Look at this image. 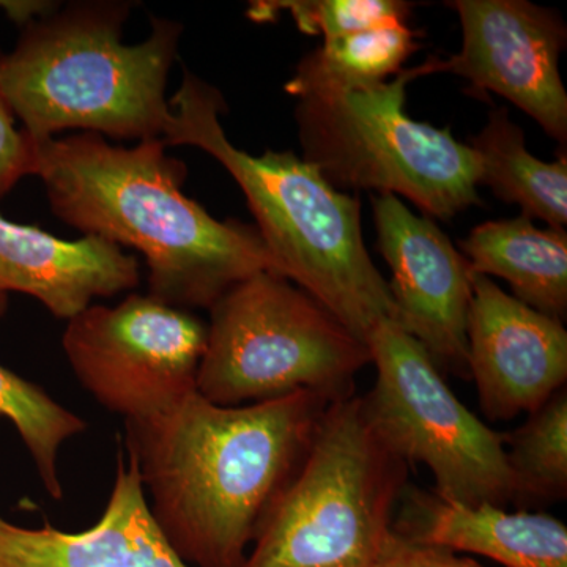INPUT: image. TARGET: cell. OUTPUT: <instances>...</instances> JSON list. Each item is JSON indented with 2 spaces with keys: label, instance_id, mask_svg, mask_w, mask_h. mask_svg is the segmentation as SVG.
<instances>
[{
  "label": "cell",
  "instance_id": "obj_19",
  "mask_svg": "<svg viewBox=\"0 0 567 567\" xmlns=\"http://www.w3.org/2000/svg\"><path fill=\"white\" fill-rule=\"evenodd\" d=\"M513 502L550 503L567 495V391L529 413L506 447Z\"/></svg>",
  "mask_w": 567,
  "mask_h": 567
},
{
  "label": "cell",
  "instance_id": "obj_24",
  "mask_svg": "<svg viewBox=\"0 0 567 567\" xmlns=\"http://www.w3.org/2000/svg\"><path fill=\"white\" fill-rule=\"evenodd\" d=\"M9 293L3 292L2 289H0V319H2V316L6 315L7 306H9Z\"/></svg>",
  "mask_w": 567,
  "mask_h": 567
},
{
  "label": "cell",
  "instance_id": "obj_12",
  "mask_svg": "<svg viewBox=\"0 0 567 567\" xmlns=\"http://www.w3.org/2000/svg\"><path fill=\"white\" fill-rule=\"evenodd\" d=\"M466 347L468 374L491 420L529 415L566 386V328L487 276L473 275Z\"/></svg>",
  "mask_w": 567,
  "mask_h": 567
},
{
  "label": "cell",
  "instance_id": "obj_10",
  "mask_svg": "<svg viewBox=\"0 0 567 567\" xmlns=\"http://www.w3.org/2000/svg\"><path fill=\"white\" fill-rule=\"evenodd\" d=\"M462 50L413 66V78L451 73L470 82L473 96L509 100L559 144L567 142V92L559 58L567 31L557 11L527 0H454Z\"/></svg>",
  "mask_w": 567,
  "mask_h": 567
},
{
  "label": "cell",
  "instance_id": "obj_21",
  "mask_svg": "<svg viewBox=\"0 0 567 567\" xmlns=\"http://www.w3.org/2000/svg\"><path fill=\"white\" fill-rule=\"evenodd\" d=\"M412 7L401 0H265L252 2L248 17L264 22L287 11L301 32L330 40L379 25L409 22Z\"/></svg>",
  "mask_w": 567,
  "mask_h": 567
},
{
  "label": "cell",
  "instance_id": "obj_7",
  "mask_svg": "<svg viewBox=\"0 0 567 567\" xmlns=\"http://www.w3.org/2000/svg\"><path fill=\"white\" fill-rule=\"evenodd\" d=\"M371 361L369 347L311 295L274 271L238 282L210 308L196 391L240 406L316 391L339 401Z\"/></svg>",
  "mask_w": 567,
  "mask_h": 567
},
{
  "label": "cell",
  "instance_id": "obj_4",
  "mask_svg": "<svg viewBox=\"0 0 567 567\" xmlns=\"http://www.w3.org/2000/svg\"><path fill=\"white\" fill-rule=\"evenodd\" d=\"M126 2L74 3L25 22L0 54V92L33 144L63 130L115 140H163L167 76L182 25L153 18L144 41L126 44Z\"/></svg>",
  "mask_w": 567,
  "mask_h": 567
},
{
  "label": "cell",
  "instance_id": "obj_2",
  "mask_svg": "<svg viewBox=\"0 0 567 567\" xmlns=\"http://www.w3.org/2000/svg\"><path fill=\"white\" fill-rule=\"evenodd\" d=\"M33 145V175L52 213L85 235L140 251L156 300L210 309L249 276L279 275L256 227L218 221L183 194L185 166L166 155L163 140L125 148L82 133Z\"/></svg>",
  "mask_w": 567,
  "mask_h": 567
},
{
  "label": "cell",
  "instance_id": "obj_11",
  "mask_svg": "<svg viewBox=\"0 0 567 567\" xmlns=\"http://www.w3.org/2000/svg\"><path fill=\"white\" fill-rule=\"evenodd\" d=\"M377 248L390 265L394 322L416 339L436 368L468 375L466 322L473 297L468 260L427 216L393 194L372 197Z\"/></svg>",
  "mask_w": 567,
  "mask_h": 567
},
{
  "label": "cell",
  "instance_id": "obj_13",
  "mask_svg": "<svg viewBox=\"0 0 567 567\" xmlns=\"http://www.w3.org/2000/svg\"><path fill=\"white\" fill-rule=\"evenodd\" d=\"M0 567L189 566L156 525L136 465L118 451L110 499L91 528H25L0 514Z\"/></svg>",
  "mask_w": 567,
  "mask_h": 567
},
{
  "label": "cell",
  "instance_id": "obj_5",
  "mask_svg": "<svg viewBox=\"0 0 567 567\" xmlns=\"http://www.w3.org/2000/svg\"><path fill=\"white\" fill-rule=\"evenodd\" d=\"M409 464L372 431L363 399L331 402L241 567H375Z\"/></svg>",
  "mask_w": 567,
  "mask_h": 567
},
{
  "label": "cell",
  "instance_id": "obj_22",
  "mask_svg": "<svg viewBox=\"0 0 567 567\" xmlns=\"http://www.w3.org/2000/svg\"><path fill=\"white\" fill-rule=\"evenodd\" d=\"M35 145L17 128V117L0 92V197L25 175H33Z\"/></svg>",
  "mask_w": 567,
  "mask_h": 567
},
{
  "label": "cell",
  "instance_id": "obj_18",
  "mask_svg": "<svg viewBox=\"0 0 567 567\" xmlns=\"http://www.w3.org/2000/svg\"><path fill=\"white\" fill-rule=\"evenodd\" d=\"M420 32L409 22L379 25L364 31L323 40V44L298 63L289 95L320 87H368L390 80L404 70L410 55L420 50Z\"/></svg>",
  "mask_w": 567,
  "mask_h": 567
},
{
  "label": "cell",
  "instance_id": "obj_20",
  "mask_svg": "<svg viewBox=\"0 0 567 567\" xmlns=\"http://www.w3.org/2000/svg\"><path fill=\"white\" fill-rule=\"evenodd\" d=\"M0 416L17 427L48 494L61 499L59 453L63 443L85 431L87 423L3 365H0Z\"/></svg>",
  "mask_w": 567,
  "mask_h": 567
},
{
  "label": "cell",
  "instance_id": "obj_23",
  "mask_svg": "<svg viewBox=\"0 0 567 567\" xmlns=\"http://www.w3.org/2000/svg\"><path fill=\"white\" fill-rule=\"evenodd\" d=\"M375 567H486L447 548L427 546L399 535L391 527Z\"/></svg>",
  "mask_w": 567,
  "mask_h": 567
},
{
  "label": "cell",
  "instance_id": "obj_17",
  "mask_svg": "<svg viewBox=\"0 0 567 567\" xmlns=\"http://www.w3.org/2000/svg\"><path fill=\"white\" fill-rule=\"evenodd\" d=\"M480 163V182L498 199L520 205L522 215L547 223L551 229L567 224V158L547 163L528 152L525 134L506 107L488 114L486 126L470 140Z\"/></svg>",
  "mask_w": 567,
  "mask_h": 567
},
{
  "label": "cell",
  "instance_id": "obj_8",
  "mask_svg": "<svg viewBox=\"0 0 567 567\" xmlns=\"http://www.w3.org/2000/svg\"><path fill=\"white\" fill-rule=\"evenodd\" d=\"M365 344L377 380L361 399L377 436L405 464L427 466L440 498L513 502L506 440L458 401L423 346L390 319L372 328Z\"/></svg>",
  "mask_w": 567,
  "mask_h": 567
},
{
  "label": "cell",
  "instance_id": "obj_15",
  "mask_svg": "<svg viewBox=\"0 0 567 567\" xmlns=\"http://www.w3.org/2000/svg\"><path fill=\"white\" fill-rule=\"evenodd\" d=\"M401 498L391 527L416 543L481 555L503 567H567V527L557 517L462 505L417 488H405Z\"/></svg>",
  "mask_w": 567,
  "mask_h": 567
},
{
  "label": "cell",
  "instance_id": "obj_9",
  "mask_svg": "<svg viewBox=\"0 0 567 567\" xmlns=\"http://www.w3.org/2000/svg\"><path fill=\"white\" fill-rule=\"evenodd\" d=\"M207 324L152 295L92 305L66 324L62 346L74 377L125 421L169 412L196 393Z\"/></svg>",
  "mask_w": 567,
  "mask_h": 567
},
{
  "label": "cell",
  "instance_id": "obj_16",
  "mask_svg": "<svg viewBox=\"0 0 567 567\" xmlns=\"http://www.w3.org/2000/svg\"><path fill=\"white\" fill-rule=\"evenodd\" d=\"M473 275L505 279L514 297L558 322L567 316V234L527 215L480 224L461 244Z\"/></svg>",
  "mask_w": 567,
  "mask_h": 567
},
{
  "label": "cell",
  "instance_id": "obj_1",
  "mask_svg": "<svg viewBox=\"0 0 567 567\" xmlns=\"http://www.w3.org/2000/svg\"><path fill=\"white\" fill-rule=\"evenodd\" d=\"M330 398L316 391L240 406L189 394L125 421L126 456L167 543L189 567H241L303 464Z\"/></svg>",
  "mask_w": 567,
  "mask_h": 567
},
{
  "label": "cell",
  "instance_id": "obj_6",
  "mask_svg": "<svg viewBox=\"0 0 567 567\" xmlns=\"http://www.w3.org/2000/svg\"><path fill=\"white\" fill-rule=\"evenodd\" d=\"M412 69L368 87L320 85L297 93L295 121L305 162L339 189L404 196L420 210L451 219L472 205L480 163L450 128L406 115Z\"/></svg>",
  "mask_w": 567,
  "mask_h": 567
},
{
  "label": "cell",
  "instance_id": "obj_3",
  "mask_svg": "<svg viewBox=\"0 0 567 567\" xmlns=\"http://www.w3.org/2000/svg\"><path fill=\"white\" fill-rule=\"evenodd\" d=\"M169 107L164 144L200 148L233 175L279 275L361 341L375 324L395 320L390 286L365 249L357 197L333 188L292 152L254 156L235 147L219 122L221 93L192 71L185 70Z\"/></svg>",
  "mask_w": 567,
  "mask_h": 567
},
{
  "label": "cell",
  "instance_id": "obj_14",
  "mask_svg": "<svg viewBox=\"0 0 567 567\" xmlns=\"http://www.w3.org/2000/svg\"><path fill=\"white\" fill-rule=\"evenodd\" d=\"M140 284V264L95 235L66 241L0 215V289L35 298L69 322L92 306Z\"/></svg>",
  "mask_w": 567,
  "mask_h": 567
}]
</instances>
